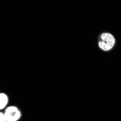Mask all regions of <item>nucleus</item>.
Returning <instances> with one entry per match:
<instances>
[{
    "mask_svg": "<svg viewBox=\"0 0 121 121\" xmlns=\"http://www.w3.org/2000/svg\"><path fill=\"white\" fill-rule=\"evenodd\" d=\"M115 38L110 33L104 32L100 34L98 40V47L103 52L112 50L115 45Z\"/></svg>",
    "mask_w": 121,
    "mask_h": 121,
    "instance_id": "f257e3e1",
    "label": "nucleus"
},
{
    "mask_svg": "<svg viewBox=\"0 0 121 121\" xmlns=\"http://www.w3.org/2000/svg\"><path fill=\"white\" fill-rule=\"evenodd\" d=\"M4 112L7 121H19L22 117V112L15 105H9L4 110Z\"/></svg>",
    "mask_w": 121,
    "mask_h": 121,
    "instance_id": "f03ea898",
    "label": "nucleus"
},
{
    "mask_svg": "<svg viewBox=\"0 0 121 121\" xmlns=\"http://www.w3.org/2000/svg\"><path fill=\"white\" fill-rule=\"evenodd\" d=\"M9 96L6 93L0 94V110H4L9 106Z\"/></svg>",
    "mask_w": 121,
    "mask_h": 121,
    "instance_id": "7ed1b4c3",
    "label": "nucleus"
},
{
    "mask_svg": "<svg viewBox=\"0 0 121 121\" xmlns=\"http://www.w3.org/2000/svg\"><path fill=\"white\" fill-rule=\"evenodd\" d=\"M0 121H7L4 112H0Z\"/></svg>",
    "mask_w": 121,
    "mask_h": 121,
    "instance_id": "20e7f679",
    "label": "nucleus"
}]
</instances>
